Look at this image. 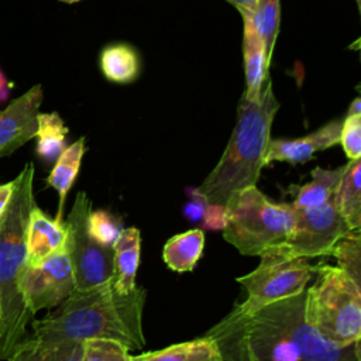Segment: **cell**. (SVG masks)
Here are the masks:
<instances>
[{"mask_svg": "<svg viewBox=\"0 0 361 361\" xmlns=\"http://www.w3.org/2000/svg\"><path fill=\"white\" fill-rule=\"evenodd\" d=\"M147 289L120 293L114 276L89 289H73L59 309L31 322L32 336L47 341H86L109 338L128 350L142 348V310Z\"/></svg>", "mask_w": 361, "mask_h": 361, "instance_id": "6da1fadb", "label": "cell"}, {"mask_svg": "<svg viewBox=\"0 0 361 361\" xmlns=\"http://www.w3.org/2000/svg\"><path fill=\"white\" fill-rule=\"evenodd\" d=\"M303 299L305 292L274 302L238 323L250 360L361 361L360 341L338 345L306 323Z\"/></svg>", "mask_w": 361, "mask_h": 361, "instance_id": "7a4b0ae2", "label": "cell"}, {"mask_svg": "<svg viewBox=\"0 0 361 361\" xmlns=\"http://www.w3.org/2000/svg\"><path fill=\"white\" fill-rule=\"evenodd\" d=\"M278 109L279 102L269 78L258 94L245 96L243 93L228 144L217 165L197 186L210 203L226 206L233 193L257 185L261 171L267 165L271 127Z\"/></svg>", "mask_w": 361, "mask_h": 361, "instance_id": "3957f363", "label": "cell"}, {"mask_svg": "<svg viewBox=\"0 0 361 361\" xmlns=\"http://www.w3.org/2000/svg\"><path fill=\"white\" fill-rule=\"evenodd\" d=\"M34 173V164L27 162L13 179V195L0 217V361H6L27 337V327L34 320L20 290L27 268L25 230L30 212L35 206Z\"/></svg>", "mask_w": 361, "mask_h": 361, "instance_id": "277c9868", "label": "cell"}, {"mask_svg": "<svg viewBox=\"0 0 361 361\" xmlns=\"http://www.w3.org/2000/svg\"><path fill=\"white\" fill-rule=\"evenodd\" d=\"M316 282L305 290L303 317L322 336L338 345L361 337V286L338 267H313Z\"/></svg>", "mask_w": 361, "mask_h": 361, "instance_id": "5b68a950", "label": "cell"}, {"mask_svg": "<svg viewBox=\"0 0 361 361\" xmlns=\"http://www.w3.org/2000/svg\"><path fill=\"white\" fill-rule=\"evenodd\" d=\"M226 207L223 237L243 255L261 257L281 245L293 228L292 203L272 202L257 185L233 193Z\"/></svg>", "mask_w": 361, "mask_h": 361, "instance_id": "8992f818", "label": "cell"}, {"mask_svg": "<svg viewBox=\"0 0 361 361\" xmlns=\"http://www.w3.org/2000/svg\"><path fill=\"white\" fill-rule=\"evenodd\" d=\"M313 275V265L307 258H290L279 252H265L259 265L247 275L238 276L247 298L227 316V320L240 323L262 307L305 292Z\"/></svg>", "mask_w": 361, "mask_h": 361, "instance_id": "52a82bcc", "label": "cell"}, {"mask_svg": "<svg viewBox=\"0 0 361 361\" xmlns=\"http://www.w3.org/2000/svg\"><path fill=\"white\" fill-rule=\"evenodd\" d=\"M92 212V202L86 192L75 197L66 227V250L72 265L75 289H89L114 276L113 247L96 243L87 230V220Z\"/></svg>", "mask_w": 361, "mask_h": 361, "instance_id": "ba28073f", "label": "cell"}, {"mask_svg": "<svg viewBox=\"0 0 361 361\" xmlns=\"http://www.w3.org/2000/svg\"><path fill=\"white\" fill-rule=\"evenodd\" d=\"M295 209V223L288 238L268 252L290 258L330 255L336 241L350 231V226L337 213L331 200L305 209Z\"/></svg>", "mask_w": 361, "mask_h": 361, "instance_id": "9c48e42d", "label": "cell"}, {"mask_svg": "<svg viewBox=\"0 0 361 361\" xmlns=\"http://www.w3.org/2000/svg\"><path fill=\"white\" fill-rule=\"evenodd\" d=\"M75 289L72 265L66 245L35 267H27L20 290L27 309L34 316L42 309L61 305Z\"/></svg>", "mask_w": 361, "mask_h": 361, "instance_id": "30bf717a", "label": "cell"}, {"mask_svg": "<svg viewBox=\"0 0 361 361\" xmlns=\"http://www.w3.org/2000/svg\"><path fill=\"white\" fill-rule=\"evenodd\" d=\"M42 97V86L38 83L0 111V158L13 154L35 137Z\"/></svg>", "mask_w": 361, "mask_h": 361, "instance_id": "8fae6325", "label": "cell"}, {"mask_svg": "<svg viewBox=\"0 0 361 361\" xmlns=\"http://www.w3.org/2000/svg\"><path fill=\"white\" fill-rule=\"evenodd\" d=\"M343 120H331L316 131L293 140L276 138L271 140L265 157V164L282 161L289 164H303L313 158L319 151L327 149L340 141V130Z\"/></svg>", "mask_w": 361, "mask_h": 361, "instance_id": "7c38bea8", "label": "cell"}, {"mask_svg": "<svg viewBox=\"0 0 361 361\" xmlns=\"http://www.w3.org/2000/svg\"><path fill=\"white\" fill-rule=\"evenodd\" d=\"M66 245V227L63 220L48 216L37 204L31 209L27 230L25 250L27 267H35Z\"/></svg>", "mask_w": 361, "mask_h": 361, "instance_id": "4fadbf2b", "label": "cell"}, {"mask_svg": "<svg viewBox=\"0 0 361 361\" xmlns=\"http://www.w3.org/2000/svg\"><path fill=\"white\" fill-rule=\"evenodd\" d=\"M331 202L351 230L361 227V158L348 159Z\"/></svg>", "mask_w": 361, "mask_h": 361, "instance_id": "5bb4252c", "label": "cell"}, {"mask_svg": "<svg viewBox=\"0 0 361 361\" xmlns=\"http://www.w3.org/2000/svg\"><path fill=\"white\" fill-rule=\"evenodd\" d=\"M141 235L135 227L123 228L116 243L114 251V288L120 293L133 292L135 285V275L140 265Z\"/></svg>", "mask_w": 361, "mask_h": 361, "instance_id": "9a60e30c", "label": "cell"}, {"mask_svg": "<svg viewBox=\"0 0 361 361\" xmlns=\"http://www.w3.org/2000/svg\"><path fill=\"white\" fill-rule=\"evenodd\" d=\"M82 341H47L34 336L21 340L6 361H82Z\"/></svg>", "mask_w": 361, "mask_h": 361, "instance_id": "2e32d148", "label": "cell"}, {"mask_svg": "<svg viewBox=\"0 0 361 361\" xmlns=\"http://www.w3.org/2000/svg\"><path fill=\"white\" fill-rule=\"evenodd\" d=\"M244 35H243V59H244V73H245V96L258 94L268 76L269 58L267 48L258 34L254 31L250 21L243 17Z\"/></svg>", "mask_w": 361, "mask_h": 361, "instance_id": "e0dca14e", "label": "cell"}, {"mask_svg": "<svg viewBox=\"0 0 361 361\" xmlns=\"http://www.w3.org/2000/svg\"><path fill=\"white\" fill-rule=\"evenodd\" d=\"M99 66L109 82L127 85L140 76L141 58L138 51L130 44L117 42L102 49Z\"/></svg>", "mask_w": 361, "mask_h": 361, "instance_id": "ac0fdd59", "label": "cell"}, {"mask_svg": "<svg viewBox=\"0 0 361 361\" xmlns=\"http://www.w3.org/2000/svg\"><path fill=\"white\" fill-rule=\"evenodd\" d=\"M131 361H223V358L217 341L206 334L162 350L131 355Z\"/></svg>", "mask_w": 361, "mask_h": 361, "instance_id": "d6986e66", "label": "cell"}, {"mask_svg": "<svg viewBox=\"0 0 361 361\" xmlns=\"http://www.w3.org/2000/svg\"><path fill=\"white\" fill-rule=\"evenodd\" d=\"M204 248V231L192 228L171 237L162 251V258L168 268L176 272L193 271Z\"/></svg>", "mask_w": 361, "mask_h": 361, "instance_id": "ffe728a7", "label": "cell"}, {"mask_svg": "<svg viewBox=\"0 0 361 361\" xmlns=\"http://www.w3.org/2000/svg\"><path fill=\"white\" fill-rule=\"evenodd\" d=\"M85 149V137H80L73 144L65 147L47 178V183L54 188L59 196L56 220H62L65 199L78 176Z\"/></svg>", "mask_w": 361, "mask_h": 361, "instance_id": "44dd1931", "label": "cell"}, {"mask_svg": "<svg viewBox=\"0 0 361 361\" xmlns=\"http://www.w3.org/2000/svg\"><path fill=\"white\" fill-rule=\"evenodd\" d=\"M344 171V165L337 169H323L314 168L310 175L312 180L299 186L293 188L295 190V200L292 203L293 207L305 209L323 204L331 200L334 189L338 183V179Z\"/></svg>", "mask_w": 361, "mask_h": 361, "instance_id": "7402d4cb", "label": "cell"}, {"mask_svg": "<svg viewBox=\"0 0 361 361\" xmlns=\"http://www.w3.org/2000/svg\"><path fill=\"white\" fill-rule=\"evenodd\" d=\"M69 130L56 111L38 113L37 116V154L47 162H55L65 149Z\"/></svg>", "mask_w": 361, "mask_h": 361, "instance_id": "603a6c76", "label": "cell"}, {"mask_svg": "<svg viewBox=\"0 0 361 361\" xmlns=\"http://www.w3.org/2000/svg\"><path fill=\"white\" fill-rule=\"evenodd\" d=\"M241 17H245L252 25L254 31L262 39L268 58L271 61L281 17V1L279 0H257L251 10H241Z\"/></svg>", "mask_w": 361, "mask_h": 361, "instance_id": "cb8c5ba5", "label": "cell"}, {"mask_svg": "<svg viewBox=\"0 0 361 361\" xmlns=\"http://www.w3.org/2000/svg\"><path fill=\"white\" fill-rule=\"evenodd\" d=\"M207 334L217 341L223 361H251L244 344L241 324L223 319Z\"/></svg>", "mask_w": 361, "mask_h": 361, "instance_id": "d4e9b609", "label": "cell"}, {"mask_svg": "<svg viewBox=\"0 0 361 361\" xmlns=\"http://www.w3.org/2000/svg\"><path fill=\"white\" fill-rule=\"evenodd\" d=\"M330 255L337 259L341 268L358 286H361V237L358 230L343 234L331 248Z\"/></svg>", "mask_w": 361, "mask_h": 361, "instance_id": "484cf974", "label": "cell"}, {"mask_svg": "<svg viewBox=\"0 0 361 361\" xmlns=\"http://www.w3.org/2000/svg\"><path fill=\"white\" fill-rule=\"evenodd\" d=\"M130 350L116 340L90 338L83 341L82 361H131Z\"/></svg>", "mask_w": 361, "mask_h": 361, "instance_id": "4316f807", "label": "cell"}, {"mask_svg": "<svg viewBox=\"0 0 361 361\" xmlns=\"http://www.w3.org/2000/svg\"><path fill=\"white\" fill-rule=\"evenodd\" d=\"M87 230L96 243L113 247L123 228L111 213L106 210H92L87 220Z\"/></svg>", "mask_w": 361, "mask_h": 361, "instance_id": "83f0119b", "label": "cell"}, {"mask_svg": "<svg viewBox=\"0 0 361 361\" xmlns=\"http://www.w3.org/2000/svg\"><path fill=\"white\" fill-rule=\"evenodd\" d=\"M338 142L348 159L361 158V114H347L343 118Z\"/></svg>", "mask_w": 361, "mask_h": 361, "instance_id": "f1b7e54d", "label": "cell"}, {"mask_svg": "<svg viewBox=\"0 0 361 361\" xmlns=\"http://www.w3.org/2000/svg\"><path fill=\"white\" fill-rule=\"evenodd\" d=\"M227 223V207L217 203H207L204 214L200 220V227L203 231H223Z\"/></svg>", "mask_w": 361, "mask_h": 361, "instance_id": "f546056e", "label": "cell"}, {"mask_svg": "<svg viewBox=\"0 0 361 361\" xmlns=\"http://www.w3.org/2000/svg\"><path fill=\"white\" fill-rule=\"evenodd\" d=\"M186 193L189 196V200L183 206V216L188 221L193 224H199L204 214L209 200L203 193L199 192L197 188H189Z\"/></svg>", "mask_w": 361, "mask_h": 361, "instance_id": "4dcf8cb0", "label": "cell"}, {"mask_svg": "<svg viewBox=\"0 0 361 361\" xmlns=\"http://www.w3.org/2000/svg\"><path fill=\"white\" fill-rule=\"evenodd\" d=\"M13 189H14V180L6 182V183H0V217L4 213L6 207L10 203L11 195H13Z\"/></svg>", "mask_w": 361, "mask_h": 361, "instance_id": "1f68e13d", "label": "cell"}, {"mask_svg": "<svg viewBox=\"0 0 361 361\" xmlns=\"http://www.w3.org/2000/svg\"><path fill=\"white\" fill-rule=\"evenodd\" d=\"M11 87H13V85L8 82V79L0 69V102H6L8 99Z\"/></svg>", "mask_w": 361, "mask_h": 361, "instance_id": "d6a6232c", "label": "cell"}, {"mask_svg": "<svg viewBox=\"0 0 361 361\" xmlns=\"http://www.w3.org/2000/svg\"><path fill=\"white\" fill-rule=\"evenodd\" d=\"M226 1L233 4L238 11L251 10L254 7V4L257 3V0H226Z\"/></svg>", "mask_w": 361, "mask_h": 361, "instance_id": "836d02e7", "label": "cell"}, {"mask_svg": "<svg viewBox=\"0 0 361 361\" xmlns=\"http://www.w3.org/2000/svg\"><path fill=\"white\" fill-rule=\"evenodd\" d=\"M347 114H361V99H360V97H355V99L351 102Z\"/></svg>", "mask_w": 361, "mask_h": 361, "instance_id": "e575fe53", "label": "cell"}, {"mask_svg": "<svg viewBox=\"0 0 361 361\" xmlns=\"http://www.w3.org/2000/svg\"><path fill=\"white\" fill-rule=\"evenodd\" d=\"M59 1L68 3V4H73V3H78V1H80V0H59Z\"/></svg>", "mask_w": 361, "mask_h": 361, "instance_id": "d590c367", "label": "cell"}, {"mask_svg": "<svg viewBox=\"0 0 361 361\" xmlns=\"http://www.w3.org/2000/svg\"><path fill=\"white\" fill-rule=\"evenodd\" d=\"M0 337H1V309H0Z\"/></svg>", "mask_w": 361, "mask_h": 361, "instance_id": "8d00e7d4", "label": "cell"}, {"mask_svg": "<svg viewBox=\"0 0 361 361\" xmlns=\"http://www.w3.org/2000/svg\"><path fill=\"white\" fill-rule=\"evenodd\" d=\"M355 1H357V3H358V1H360V0H355Z\"/></svg>", "mask_w": 361, "mask_h": 361, "instance_id": "74e56055", "label": "cell"}]
</instances>
